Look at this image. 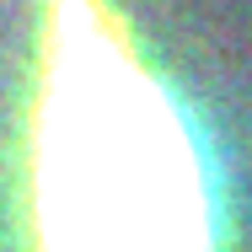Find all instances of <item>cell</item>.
<instances>
[{
  "mask_svg": "<svg viewBox=\"0 0 252 252\" xmlns=\"http://www.w3.org/2000/svg\"><path fill=\"white\" fill-rule=\"evenodd\" d=\"M32 209L38 252H215L193 140L102 0L54 5Z\"/></svg>",
  "mask_w": 252,
  "mask_h": 252,
  "instance_id": "6da1fadb",
  "label": "cell"
}]
</instances>
